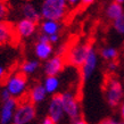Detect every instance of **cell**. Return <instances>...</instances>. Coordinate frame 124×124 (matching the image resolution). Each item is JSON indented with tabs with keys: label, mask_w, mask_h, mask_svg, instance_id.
<instances>
[{
	"label": "cell",
	"mask_w": 124,
	"mask_h": 124,
	"mask_svg": "<svg viewBox=\"0 0 124 124\" xmlns=\"http://www.w3.org/2000/svg\"><path fill=\"white\" fill-rule=\"evenodd\" d=\"M48 116L58 124L64 118V109H63V100H62V93L54 94L48 104Z\"/></svg>",
	"instance_id": "9c48e42d"
},
{
	"label": "cell",
	"mask_w": 124,
	"mask_h": 124,
	"mask_svg": "<svg viewBox=\"0 0 124 124\" xmlns=\"http://www.w3.org/2000/svg\"><path fill=\"white\" fill-rule=\"evenodd\" d=\"M16 33L15 29L11 24L5 22H0V46L9 45L15 40Z\"/></svg>",
	"instance_id": "5bb4252c"
},
{
	"label": "cell",
	"mask_w": 124,
	"mask_h": 124,
	"mask_svg": "<svg viewBox=\"0 0 124 124\" xmlns=\"http://www.w3.org/2000/svg\"><path fill=\"white\" fill-rule=\"evenodd\" d=\"M120 106H121V109H120L121 110V117H122V121L124 122V100L122 101V104H121Z\"/></svg>",
	"instance_id": "f546056e"
},
{
	"label": "cell",
	"mask_w": 124,
	"mask_h": 124,
	"mask_svg": "<svg viewBox=\"0 0 124 124\" xmlns=\"http://www.w3.org/2000/svg\"><path fill=\"white\" fill-rule=\"evenodd\" d=\"M62 30V23L57 21H50V19H42L39 24V31L40 34H43L46 37L59 34Z\"/></svg>",
	"instance_id": "4fadbf2b"
},
{
	"label": "cell",
	"mask_w": 124,
	"mask_h": 124,
	"mask_svg": "<svg viewBox=\"0 0 124 124\" xmlns=\"http://www.w3.org/2000/svg\"><path fill=\"white\" fill-rule=\"evenodd\" d=\"M92 47L93 46L89 42H82V43L80 42V43H76L75 46H73L67 51L66 60L68 62V64L80 68L84 63V60L86 59V57L90 53V50L92 49Z\"/></svg>",
	"instance_id": "5b68a950"
},
{
	"label": "cell",
	"mask_w": 124,
	"mask_h": 124,
	"mask_svg": "<svg viewBox=\"0 0 124 124\" xmlns=\"http://www.w3.org/2000/svg\"><path fill=\"white\" fill-rule=\"evenodd\" d=\"M15 33L16 37L21 39H27L33 37L37 33L38 30V23L32 22L30 19L21 18L18 22L15 24Z\"/></svg>",
	"instance_id": "8fae6325"
},
{
	"label": "cell",
	"mask_w": 124,
	"mask_h": 124,
	"mask_svg": "<svg viewBox=\"0 0 124 124\" xmlns=\"http://www.w3.org/2000/svg\"><path fill=\"white\" fill-rule=\"evenodd\" d=\"M5 89L9 92L10 97L21 98L27 90V76L22 72H15L6 79Z\"/></svg>",
	"instance_id": "3957f363"
},
{
	"label": "cell",
	"mask_w": 124,
	"mask_h": 124,
	"mask_svg": "<svg viewBox=\"0 0 124 124\" xmlns=\"http://www.w3.org/2000/svg\"><path fill=\"white\" fill-rule=\"evenodd\" d=\"M18 102L15 98H9L2 101L0 107V124H11Z\"/></svg>",
	"instance_id": "7c38bea8"
},
{
	"label": "cell",
	"mask_w": 124,
	"mask_h": 124,
	"mask_svg": "<svg viewBox=\"0 0 124 124\" xmlns=\"http://www.w3.org/2000/svg\"><path fill=\"white\" fill-rule=\"evenodd\" d=\"M67 1V5L68 7L71 6V7H74V6H76V5H79L80 2H81V0H66Z\"/></svg>",
	"instance_id": "484cf974"
},
{
	"label": "cell",
	"mask_w": 124,
	"mask_h": 124,
	"mask_svg": "<svg viewBox=\"0 0 124 124\" xmlns=\"http://www.w3.org/2000/svg\"><path fill=\"white\" fill-rule=\"evenodd\" d=\"M73 124H88V122H86L85 120H83L82 117H80V118H78V120L73 121Z\"/></svg>",
	"instance_id": "f1b7e54d"
},
{
	"label": "cell",
	"mask_w": 124,
	"mask_h": 124,
	"mask_svg": "<svg viewBox=\"0 0 124 124\" xmlns=\"http://www.w3.org/2000/svg\"><path fill=\"white\" fill-rule=\"evenodd\" d=\"M39 67H40L39 60H35V59L25 60V62L21 65L19 72H22L24 75L27 76V75H31V74H34V73L39 70Z\"/></svg>",
	"instance_id": "d6986e66"
},
{
	"label": "cell",
	"mask_w": 124,
	"mask_h": 124,
	"mask_svg": "<svg viewBox=\"0 0 124 124\" xmlns=\"http://www.w3.org/2000/svg\"><path fill=\"white\" fill-rule=\"evenodd\" d=\"M122 14H124V9H123V6L118 2H110V4L107 6L106 8V17L108 19H110L112 22L115 21L116 18H118Z\"/></svg>",
	"instance_id": "ac0fdd59"
},
{
	"label": "cell",
	"mask_w": 124,
	"mask_h": 124,
	"mask_svg": "<svg viewBox=\"0 0 124 124\" xmlns=\"http://www.w3.org/2000/svg\"><path fill=\"white\" fill-rule=\"evenodd\" d=\"M94 1H96V0H81V4H82V6L86 7V6H90V5H92Z\"/></svg>",
	"instance_id": "4316f807"
},
{
	"label": "cell",
	"mask_w": 124,
	"mask_h": 124,
	"mask_svg": "<svg viewBox=\"0 0 124 124\" xmlns=\"http://www.w3.org/2000/svg\"><path fill=\"white\" fill-rule=\"evenodd\" d=\"M113 29L117 34L124 35V14H122L118 18L113 21Z\"/></svg>",
	"instance_id": "44dd1931"
},
{
	"label": "cell",
	"mask_w": 124,
	"mask_h": 124,
	"mask_svg": "<svg viewBox=\"0 0 124 124\" xmlns=\"http://www.w3.org/2000/svg\"><path fill=\"white\" fill-rule=\"evenodd\" d=\"M8 16V7L4 0H0V22H5Z\"/></svg>",
	"instance_id": "7402d4cb"
},
{
	"label": "cell",
	"mask_w": 124,
	"mask_h": 124,
	"mask_svg": "<svg viewBox=\"0 0 124 124\" xmlns=\"http://www.w3.org/2000/svg\"><path fill=\"white\" fill-rule=\"evenodd\" d=\"M35 116H37L35 105H33L29 100H24L19 102L16 107L11 124H30L35 120Z\"/></svg>",
	"instance_id": "277c9868"
},
{
	"label": "cell",
	"mask_w": 124,
	"mask_h": 124,
	"mask_svg": "<svg viewBox=\"0 0 124 124\" xmlns=\"http://www.w3.org/2000/svg\"><path fill=\"white\" fill-rule=\"evenodd\" d=\"M97 65H98V54L96 51V49L92 47V49L90 50V53L86 57V59L84 60L82 66L80 67L81 79H82L83 82H86L91 76L93 75V73L97 70Z\"/></svg>",
	"instance_id": "ba28073f"
},
{
	"label": "cell",
	"mask_w": 124,
	"mask_h": 124,
	"mask_svg": "<svg viewBox=\"0 0 124 124\" xmlns=\"http://www.w3.org/2000/svg\"><path fill=\"white\" fill-rule=\"evenodd\" d=\"M65 66V59L60 54L54 55L45 62L43 71L46 76H58V74L62 73Z\"/></svg>",
	"instance_id": "30bf717a"
},
{
	"label": "cell",
	"mask_w": 124,
	"mask_h": 124,
	"mask_svg": "<svg viewBox=\"0 0 124 124\" xmlns=\"http://www.w3.org/2000/svg\"><path fill=\"white\" fill-rule=\"evenodd\" d=\"M118 56V50L113 46H106L100 49V57L104 60L107 62H113Z\"/></svg>",
	"instance_id": "ffe728a7"
},
{
	"label": "cell",
	"mask_w": 124,
	"mask_h": 124,
	"mask_svg": "<svg viewBox=\"0 0 124 124\" xmlns=\"http://www.w3.org/2000/svg\"><path fill=\"white\" fill-rule=\"evenodd\" d=\"M42 85L45 88L48 94H56L60 86V81L58 76H46V79L42 82Z\"/></svg>",
	"instance_id": "e0dca14e"
},
{
	"label": "cell",
	"mask_w": 124,
	"mask_h": 124,
	"mask_svg": "<svg viewBox=\"0 0 124 124\" xmlns=\"http://www.w3.org/2000/svg\"><path fill=\"white\" fill-rule=\"evenodd\" d=\"M106 101L110 107H117L123 101L124 90L122 83L114 76H109L105 83Z\"/></svg>",
	"instance_id": "7a4b0ae2"
},
{
	"label": "cell",
	"mask_w": 124,
	"mask_h": 124,
	"mask_svg": "<svg viewBox=\"0 0 124 124\" xmlns=\"http://www.w3.org/2000/svg\"><path fill=\"white\" fill-rule=\"evenodd\" d=\"M107 68H108L109 71H115V70L117 68V63H116V60H113V62H108Z\"/></svg>",
	"instance_id": "d4e9b609"
},
{
	"label": "cell",
	"mask_w": 124,
	"mask_h": 124,
	"mask_svg": "<svg viewBox=\"0 0 124 124\" xmlns=\"http://www.w3.org/2000/svg\"><path fill=\"white\" fill-rule=\"evenodd\" d=\"M41 124H56V123H55V122H54V121L51 120L49 116H47V117H45V118H43V121H42Z\"/></svg>",
	"instance_id": "83f0119b"
},
{
	"label": "cell",
	"mask_w": 124,
	"mask_h": 124,
	"mask_svg": "<svg viewBox=\"0 0 124 124\" xmlns=\"http://www.w3.org/2000/svg\"><path fill=\"white\" fill-rule=\"evenodd\" d=\"M34 54L40 60H48L54 54L53 45L48 41V37L43 34H38L37 42L34 46Z\"/></svg>",
	"instance_id": "52a82bcc"
},
{
	"label": "cell",
	"mask_w": 124,
	"mask_h": 124,
	"mask_svg": "<svg viewBox=\"0 0 124 124\" xmlns=\"http://www.w3.org/2000/svg\"><path fill=\"white\" fill-rule=\"evenodd\" d=\"M21 14H22V18L30 19L32 22L38 23V24L41 21L40 9H38L31 2H24L22 5V7H21Z\"/></svg>",
	"instance_id": "9a60e30c"
},
{
	"label": "cell",
	"mask_w": 124,
	"mask_h": 124,
	"mask_svg": "<svg viewBox=\"0 0 124 124\" xmlns=\"http://www.w3.org/2000/svg\"><path fill=\"white\" fill-rule=\"evenodd\" d=\"M5 75H6V70L2 66H0V80L2 79Z\"/></svg>",
	"instance_id": "4dcf8cb0"
},
{
	"label": "cell",
	"mask_w": 124,
	"mask_h": 124,
	"mask_svg": "<svg viewBox=\"0 0 124 124\" xmlns=\"http://www.w3.org/2000/svg\"><path fill=\"white\" fill-rule=\"evenodd\" d=\"M99 124H124V122H117V121H114V120H110V118H106V120L101 121Z\"/></svg>",
	"instance_id": "cb8c5ba5"
},
{
	"label": "cell",
	"mask_w": 124,
	"mask_h": 124,
	"mask_svg": "<svg viewBox=\"0 0 124 124\" xmlns=\"http://www.w3.org/2000/svg\"><path fill=\"white\" fill-rule=\"evenodd\" d=\"M0 97H1V100H2V101L7 100V99H9V98H13V97H10L9 92H8V91L6 90V89H2L1 93H0Z\"/></svg>",
	"instance_id": "603a6c76"
},
{
	"label": "cell",
	"mask_w": 124,
	"mask_h": 124,
	"mask_svg": "<svg viewBox=\"0 0 124 124\" xmlns=\"http://www.w3.org/2000/svg\"><path fill=\"white\" fill-rule=\"evenodd\" d=\"M62 100H63V109L65 116L73 121L80 118L81 115V107H80L79 99L73 91H65L62 92Z\"/></svg>",
	"instance_id": "8992f818"
},
{
	"label": "cell",
	"mask_w": 124,
	"mask_h": 124,
	"mask_svg": "<svg viewBox=\"0 0 124 124\" xmlns=\"http://www.w3.org/2000/svg\"><path fill=\"white\" fill-rule=\"evenodd\" d=\"M114 1H115V2H118V4H121V5L124 2V0H114Z\"/></svg>",
	"instance_id": "1f68e13d"
},
{
	"label": "cell",
	"mask_w": 124,
	"mask_h": 124,
	"mask_svg": "<svg viewBox=\"0 0 124 124\" xmlns=\"http://www.w3.org/2000/svg\"><path fill=\"white\" fill-rule=\"evenodd\" d=\"M47 91L42 85V83H37L34 84L29 91V101L32 102L33 105H38L45 101L47 97Z\"/></svg>",
	"instance_id": "2e32d148"
},
{
	"label": "cell",
	"mask_w": 124,
	"mask_h": 124,
	"mask_svg": "<svg viewBox=\"0 0 124 124\" xmlns=\"http://www.w3.org/2000/svg\"><path fill=\"white\" fill-rule=\"evenodd\" d=\"M68 5L66 0H43L40 7L42 19H50L60 22L66 17Z\"/></svg>",
	"instance_id": "6da1fadb"
}]
</instances>
